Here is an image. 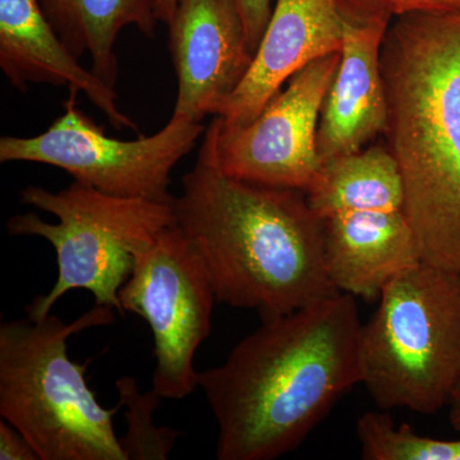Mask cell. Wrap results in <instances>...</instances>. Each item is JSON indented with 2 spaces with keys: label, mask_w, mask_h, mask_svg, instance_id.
I'll return each instance as SVG.
<instances>
[{
  "label": "cell",
  "mask_w": 460,
  "mask_h": 460,
  "mask_svg": "<svg viewBox=\"0 0 460 460\" xmlns=\"http://www.w3.org/2000/svg\"><path fill=\"white\" fill-rule=\"evenodd\" d=\"M362 325L345 293L263 320L199 386L217 425L219 460L293 452L362 384Z\"/></svg>",
  "instance_id": "obj_1"
},
{
  "label": "cell",
  "mask_w": 460,
  "mask_h": 460,
  "mask_svg": "<svg viewBox=\"0 0 460 460\" xmlns=\"http://www.w3.org/2000/svg\"><path fill=\"white\" fill-rule=\"evenodd\" d=\"M174 199L177 226L201 256L217 301L281 316L337 295L323 220L305 192L224 174L199 153Z\"/></svg>",
  "instance_id": "obj_2"
},
{
  "label": "cell",
  "mask_w": 460,
  "mask_h": 460,
  "mask_svg": "<svg viewBox=\"0 0 460 460\" xmlns=\"http://www.w3.org/2000/svg\"><path fill=\"white\" fill-rule=\"evenodd\" d=\"M386 146L422 262L460 272V12L410 13L381 49Z\"/></svg>",
  "instance_id": "obj_3"
},
{
  "label": "cell",
  "mask_w": 460,
  "mask_h": 460,
  "mask_svg": "<svg viewBox=\"0 0 460 460\" xmlns=\"http://www.w3.org/2000/svg\"><path fill=\"white\" fill-rule=\"evenodd\" d=\"M95 305L72 323L54 314L0 325V417L31 444L40 460H127L113 417L89 387L90 362L68 356L69 338L114 323Z\"/></svg>",
  "instance_id": "obj_4"
},
{
  "label": "cell",
  "mask_w": 460,
  "mask_h": 460,
  "mask_svg": "<svg viewBox=\"0 0 460 460\" xmlns=\"http://www.w3.org/2000/svg\"><path fill=\"white\" fill-rule=\"evenodd\" d=\"M362 325V385L381 411L434 416L460 383V272L420 262Z\"/></svg>",
  "instance_id": "obj_5"
},
{
  "label": "cell",
  "mask_w": 460,
  "mask_h": 460,
  "mask_svg": "<svg viewBox=\"0 0 460 460\" xmlns=\"http://www.w3.org/2000/svg\"><path fill=\"white\" fill-rule=\"evenodd\" d=\"M21 201L58 219L51 224L26 213L7 222L9 234L41 237L56 250V284L27 305L32 320L48 316L60 296L75 289L89 290L95 305L124 314L119 290L135 268L136 255L177 226L174 201L120 198L77 181L57 193L27 186Z\"/></svg>",
  "instance_id": "obj_6"
},
{
  "label": "cell",
  "mask_w": 460,
  "mask_h": 460,
  "mask_svg": "<svg viewBox=\"0 0 460 460\" xmlns=\"http://www.w3.org/2000/svg\"><path fill=\"white\" fill-rule=\"evenodd\" d=\"M68 91V99L63 102L65 113L47 131L33 137L0 138V162L56 166L108 195L174 201L169 190L172 169L204 135L201 122L172 114L155 135L117 140L78 108L80 93Z\"/></svg>",
  "instance_id": "obj_7"
},
{
  "label": "cell",
  "mask_w": 460,
  "mask_h": 460,
  "mask_svg": "<svg viewBox=\"0 0 460 460\" xmlns=\"http://www.w3.org/2000/svg\"><path fill=\"white\" fill-rule=\"evenodd\" d=\"M124 313L142 317L153 332V389L163 399H183L199 386L195 356L213 329L217 301L201 256L178 226L136 255L119 290Z\"/></svg>",
  "instance_id": "obj_8"
},
{
  "label": "cell",
  "mask_w": 460,
  "mask_h": 460,
  "mask_svg": "<svg viewBox=\"0 0 460 460\" xmlns=\"http://www.w3.org/2000/svg\"><path fill=\"white\" fill-rule=\"evenodd\" d=\"M341 57L329 54L296 72L246 126L214 117L199 154L229 177L307 192L323 165L317 129Z\"/></svg>",
  "instance_id": "obj_9"
},
{
  "label": "cell",
  "mask_w": 460,
  "mask_h": 460,
  "mask_svg": "<svg viewBox=\"0 0 460 460\" xmlns=\"http://www.w3.org/2000/svg\"><path fill=\"white\" fill-rule=\"evenodd\" d=\"M168 27L178 81L172 114L219 117L255 57L237 0H177Z\"/></svg>",
  "instance_id": "obj_10"
},
{
  "label": "cell",
  "mask_w": 460,
  "mask_h": 460,
  "mask_svg": "<svg viewBox=\"0 0 460 460\" xmlns=\"http://www.w3.org/2000/svg\"><path fill=\"white\" fill-rule=\"evenodd\" d=\"M343 47L321 111V163L362 150L385 131L387 105L381 49L392 14L368 0H341Z\"/></svg>",
  "instance_id": "obj_11"
},
{
  "label": "cell",
  "mask_w": 460,
  "mask_h": 460,
  "mask_svg": "<svg viewBox=\"0 0 460 460\" xmlns=\"http://www.w3.org/2000/svg\"><path fill=\"white\" fill-rule=\"evenodd\" d=\"M343 32L341 0H277L250 71L219 115L223 122H252L293 75L341 53Z\"/></svg>",
  "instance_id": "obj_12"
},
{
  "label": "cell",
  "mask_w": 460,
  "mask_h": 460,
  "mask_svg": "<svg viewBox=\"0 0 460 460\" xmlns=\"http://www.w3.org/2000/svg\"><path fill=\"white\" fill-rule=\"evenodd\" d=\"M45 16L40 0H0V68L12 86L48 84L84 93L115 129L140 131L118 105L114 87L78 63Z\"/></svg>",
  "instance_id": "obj_13"
},
{
  "label": "cell",
  "mask_w": 460,
  "mask_h": 460,
  "mask_svg": "<svg viewBox=\"0 0 460 460\" xmlns=\"http://www.w3.org/2000/svg\"><path fill=\"white\" fill-rule=\"evenodd\" d=\"M330 280L354 298H380L393 279L422 262L402 210L348 211L323 219Z\"/></svg>",
  "instance_id": "obj_14"
},
{
  "label": "cell",
  "mask_w": 460,
  "mask_h": 460,
  "mask_svg": "<svg viewBox=\"0 0 460 460\" xmlns=\"http://www.w3.org/2000/svg\"><path fill=\"white\" fill-rule=\"evenodd\" d=\"M45 16L75 57L89 53L93 72L114 87L118 59L114 45L124 27L155 36V0H40Z\"/></svg>",
  "instance_id": "obj_15"
},
{
  "label": "cell",
  "mask_w": 460,
  "mask_h": 460,
  "mask_svg": "<svg viewBox=\"0 0 460 460\" xmlns=\"http://www.w3.org/2000/svg\"><path fill=\"white\" fill-rule=\"evenodd\" d=\"M305 196L323 220L348 211L402 210L404 205L398 163L381 145L323 163Z\"/></svg>",
  "instance_id": "obj_16"
},
{
  "label": "cell",
  "mask_w": 460,
  "mask_h": 460,
  "mask_svg": "<svg viewBox=\"0 0 460 460\" xmlns=\"http://www.w3.org/2000/svg\"><path fill=\"white\" fill-rule=\"evenodd\" d=\"M356 434L366 460H460V440L420 436L408 423L395 426L386 411L363 413Z\"/></svg>",
  "instance_id": "obj_17"
},
{
  "label": "cell",
  "mask_w": 460,
  "mask_h": 460,
  "mask_svg": "<svg viewBox=\"0 0 460 460\" xmlns=\"http://www.w3.org/2000/svg\"><path fill=\"white\" fill-rule=\"evenodd\" d=\"M119 402L127 408V432L119 438L127 460H165L174 449L181 432L172 428H156L154 411L162 396L155 390L141 393L135 378L126 376L115 383Z\"/></svg>",
  "instance_id": "obj_18"
},
{
  "label": "cell",
  "mask_w": 460,
  "mask_h": 460,
  "mask_svg": "<svg viewBox=\"0 0 460 460\" xmlns=\"http://www.w3.org/2000/svg\"><path fill=\"white\" fill-rule=\"evenodd\" d=\"M237 3L246 25L248 41L256 54L266 27L270 22L275 3L272 0H237Z\"/></svg>",
  "instance_id": "obj_19"
},
{
  "label": "cell",
  "mask_w": 460,
  "mask_h": 460,
  "mask_svg": "<svg viewBox=\"0 0 460 460\" xmlns=\"http://www.w3.org/2000/svg\"><path fill=\"white\" fill-rule=\"evenodd\" d=\"M392 16L410 13H449L460 12V0H368Z\"/></svg>",
  "instance_id": "obj_20"
},
{
  "label": "cell",
  "mask_w": 460,
  "mask_h": 460,
  "mask_svg": "<svg viewBox=\"0 0 460 460\" xmlns=\"http://www.w3.org/2000/svg\"><path fill=\"white\" fill-rule=\"evenodd\" d=\"M0 459L40 460L31 444L4 420L0 422Z\"/></svg>",
  "instance_id": "obj_21"
},
{
  "label": "cell",
  "mask_w": 460,
  "mask_h": 460,
  "mask_svg": "<svg viewBox=\"0 0 460 460\" xmlns=\"http://www.w3.org/2000/svg\"><path fill=\"white\" fill-rule=\"evenodd\" d=\"M175 5H177V0H155L157 21L168 25L169 21H171L172 17V13H174Z\"/></svg>",
  "instance_id": "obj_22"
},
{
  "label": "cell",
  "mask_w": 460,
  "mask_h": 460,
  "mask_svg": "<svg viewBox=\"0 0 460 460\" xmlns=\"http://www.w3.org/2000/svg\"><path fill=\"white\" fill-rule=\"evenodd\" d=\"M449 420L452 428L456 432H460V383L456 389L454 390L452 399H450L449 405Z\"/></svg>",
  "instance_id": "obj_23"
}]
</instances>
